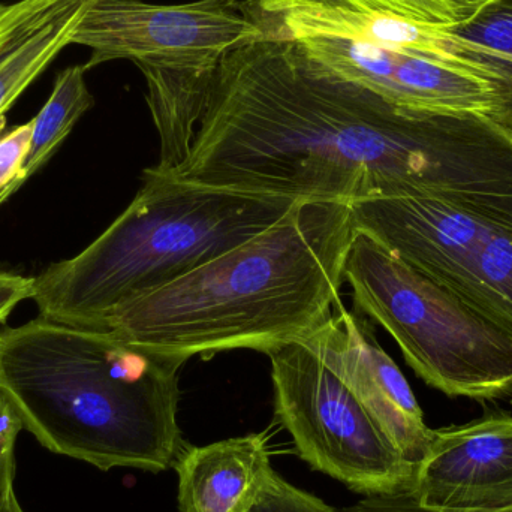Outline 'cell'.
<instances>
[{
    "label": "cell",
    "mask_w": 512,
    "mask_h": 512,
    "mask_svg": "<svg viewBox=\"0 0 512 512\" xmlns=\"http://www.w3.org/2000/svg\"><path fill=\"white\" fill-rule=\"evenodd\" d=\"M450 29L468 41L512 56V0H489L474 17Z\"/></svg>",
    "instance_id": "16"
},
{
    "label": "cell",
    "mask_w": 512,
    "mask_h": 512,
    "mask_svg": "<svg viewBox=\"0 0 512 512\" xmlns=\"http://www.w3.org/2000/svg\"><path fill=\"white\" fill-rule=\"evenodd\" d=\"M0 512H24L17 496H15L14 487L9 489L8 493L0 499Z\"/></svg>",
    "instance_id": "24"
},
{
    "label": "cell",
    "mask_w": 512,
    "mask_h": 512,
    "mask_svg": "<svg viewBox=\"0 0 512 512\" xmlns=\"http://www.w3.org/2000/svg\"><path fill=\"white\" fill-rule=\"evenodd\" d=\"M325 74L412 113L483 117L512 131V56L399 18L387 48L334 38L294 41Z\"/></svg>",
    "instance_id": "6"
},
{
    "label": "cell",
    "mask_w": 512,
    "mask_h": 512,
    "mask_svg": "<svg viewBox=\"0 0 512 512\" xmlns=\"http://www.w3.org/2000/svg\"><path fill=\"white\" fill-rule=\"evenodd\" d=\"M351 204L298 201L248 242L123 304L98 328L186 360L306 339L342 301Z\"/></svg>",
    "instance_id": "2"
},
{
    "label": "cell",
    "mask_w": 512,
    "mask_h": 512,
    "mask_svg": "<svg viewBox=\"0 0 512 512\" xmlns=\"http://www.w3.org/2000/svg\"><path fill=\"white\" fill-rule=\"evenodd\" d=\"M409 493L433 512L510 510L511 415H486L463 426L435 430Z\"/></svg>",
    "instance_id": "10"
},
{
    "label": "cell",
    "mask_w": 512,
    "mask_h": 512,
    "mask_svg": "<svg viewBox=\"0 0 512 512\" xmlns=\"http://www.w3.org/2000/svg\"><path fill=\"white\" fill-rule=\"evenodd\" d=\"M71 0H15L0 2V53L15 39L29 32L48 15L54 14Z\"/></svg>",
    "instance_id": "18"
},
{
    "label": "cell",
    "mask_w": 512,
    "mask_h": 512,
    "mask_svg": "<svg viewBox=\"0 0 512 512\" xmlns=\"http://www.w3.org/2000/svg\"><path fill=\"white\" fill-rule=\"evenodd\" d=\"M146 78L147 105L161 141L158 173L176 170L188 158L206 107L212 72L140 68Z\"/></svg>",
    "instance_id": "13"
},
{
    "label": "cell",
    "mask_w": 512,
    "mask_h": 512,
    "mask_svg": "<svg viewBox=\"0 0 512 512\" xmlns=\"http://www.w3.org/2000/svg\"><path fill=\"white\" fill-rule=\"evenodd\" d=\"M340 512H433L421 507L409 492L396 495L366 496L363 501L352 507L343 508ZM498 512H512L510 510Z\"/></svg>",
    "instance_id": "22"
},
{
    "label": "cell",
    "mask_w": 512,
    "mask_h": 512,
    "mask_svg": "<svg viewBox=\"0 0 512 512\" xmlns=\"http://www.w3.org/2000/svg\"><path fill=\"white\" fill-rule=\"evenodd\" d=\"M33 279L0 271V324L6 321L12 310L32 297Z\"/></svg>",
    "instance_id": "23"
},
{
    "label": "cell",
    "mask_w": 512,
    "mask_h": 512,
    "mask_svg": "<svg viewBox=\"0 0 512 512\" xmlns=\"http://www.w3.org/2000/svg\"><path fill=\"white\" fill-rule=\"evenodd\" d=\"M345 280L357 312L393 336L427 385L474 400L512 394V336L459 295L357 230Z\"/></svg>",
    "instance_id": "5"
},
{
    "label": "cell",
    "mask_w": 512,
    "mask_h": 512,
    "mask_svg": "<svg viewBox=\"0 0 512 512\" xmlns=\"http://www.w3.org/2000/svg\"><path fill=\"white\" fill-rule=\"evenodd\" d=\"M86 72L84 65L69 66L54 80L50 98L32 120V146L24 165L26 179L50 161L78 120L95 105L87 87Z\"/></svg>",
    "instance_id": "15"
},
{
    "label": "cell",
    "mask_w": 512,
    "mask_h": 512,
    "mask_svg": "<svg viewBox=\"0 0 512 512\" xmlns=\"http://www.w3.org/2000/svg\"><path fill=\"white\" fill-rule=\"evenodd\" d=\"M8 198V195H2V197H0V206H2V204L5 203Z\"/></svg>",
    "instance_id": "26"
},
{
    "label": "cell",
    "mask_w": 512,
    "mask_h": 512,
    "mask_svg": "<svg viewBox=\"0 0 512 512\" xmlns=\"http://www.w3.org/2000/svg\"><path fill=\"white\" fill-rule=\"evenodd\" d=\"M33 122L24 123L0 135V197L18 191L26 182L24 165L32 146Z\"/></svg>",
    "instance_id": "19"
},
{
    "label": "cell",
    "mask_w": 512,
    "mask_h": 512,
    "mask_svg": "<svg viewBox=\"0 0 512 512\" xmlns=\"http://www.w3.org/2000/svg\"><path fill=\"white\" fill-rule=\"evenodd\" d=\"M248 512H340L271 471Z\"/></svg>",
    "instance_id": "17"
},
{
    "label": "cell",
    "mask_w": 512,
    "mask_h": 512,
    "mask_svg": "<svg viewBox=\"0 0 512 512\" xmlns=\"http://www.w3.org/2000/svg\"><path fill=\"white\" fill-rule=\"evenodd\" d=\"M298 201L180 182L149 168L128 209L81 254L33 277L41 318L98 328L152 294L273 227Z\"/></svg>",
    "instance_id": "4"
},
{
    "label": "cell",
    "mask_w": 512,
    "mask_h": 512,
    "mask_svg": "<svg viewBox=\"0 0 512 512\" xmlns=\"http://www.w3.org/2000/svg\"><path fill=\"white\" fill-rule=\"evenodd\" d=\"M21 430L20 420L0 394V499L14 487L15 442Z\"/></svg>",
    "instance_id": "21"
},
{
    "label": "cell",
    "mask_w": 512,
    "mask_h": 512,
    "mask_svg": "<svg viewBox=\"0 0 512 512\" xmlns=\"http://www.w3.org/2000/svg\"><path fill=\"white\" fill-rule=\"evenodd\" d=\"M265 0H249L252 9L258 8ZM412 20L436 27H453L474 17L480 8H468L450 0H387ZM486 5V3H484Z\"/></svg>",
    "instance_id": "20"
},
{
    "label": "cell",
    "mask_w": 512,
    "mask_h": 512,
    "mask_svg": "<svg viewBox=\"0 0 512 512\" xmlns=\"http://www.w3.org/2000/svg\"><path fill=\"white\" fill-rule=\"evenodd\" d=\"M93 2L71 0L0 53V132L12 105L71 45L72 32Z\"/></svg>",
    "instance_id": "14"
},
{
    "label": "cell",
    "mask_w": 512,
    "mask_h": 512,
    "mask_svg": "<svg viewBox=\"0 0 512 512\" xmlns=\"http://www.w3.org/2000/svg\"><path fill=\"white\" fill-rule=\"evenodd\" d=\"M267 38L249 0H95L72 32L71 45L89 48L87 71L131 60L138 68L212 72L228 54Z\"/></svg>",
    "instance_id": "9"
},
{
    "label": "cell",
    "mask_w": 512,
    "mask_h": 512,
    "mask_svg": "<svg viewBox=\"0 0 512 512\" xmlns=\"http://www.w3.org/2000/svg\"><path fill=\"white\" fill-rule=\"evenodd\" d=\"M188 361L39 316L0 331V394L51 453L159 474L188 447L177 423Z\"/></svg>",
    "instance_id": "3"
},
{
    "label": "cell",
    "mask_w": 512,
    "mask_h": 512,
    "mask_svg": "<svg viewBox=\"0 0 512 512\" xmlns=\"http://www.w3.org/2000/svg\"><path fill=\"white\" fill-rule=\"evenodd\" d=\"M168 176L295 201L432 198L510 219L512 131L399 110L325 74L294 41L267 38L213 71L191 152Z\"/></svg>",
    "instance_id": "1"
},
{
    "label": "cell",
    "mask_w": 512,
    "mask_h": 512,
    "mask_svg": "<svg viewBox=\"0 0 512 512\" xmlns=\"http://www.w3.org/2000/svg\"><path fill=\"white\" fill-rule=\"evenodd\" d=\"M265 354L271 361L277 421L310 468L361 495L411 492L415 466L309 340L274 346Z\"/></svg>",
    "instance_id": "7"
},
{
    "label": "cell",
    "mask_w": 512,
    "mask_h": 512,
    "mask_svg": "<svg viewBox=\"0 0 512 512\" xmlns=\"http://www.w3.org/2000/svg\"><path fill=\"white\" fill-rule=\"evenodd\" d=\"M450 2L457 3V5L468 6V8H481V6L489 2V0H450Z\"/></svg>",
    "instance_id": "25"
},
{
    "label": "cell",
    "mask_w": 512,
    "mask_h": 512,
    "mask_svg": "<svg viewBox=\"0 0 512 512\" xmlns=\"http://www.w3.org/2000/svg\"><path fill=\"white\" fill-rule=\"evenodd\" d=\"M174 468L180 512H248L273 471L265 433L186 447Z\"/></svg>",
    "instance_id": "12"
},
{
    "label": "cell",
    "mask_w": 512,
    "mask_h": 512,
    "mask_svg": "<svg viewBox=\"0 0 512 512\" xmlns=\"http://www.w3.org/2000/svg\"><path fill=\"white\" fill-rule=\"evenodd\" d=\"M306 339L348 385L391 444L417 468L435 430L424 423L411 385L376 342L372 325L339 301L333 318Z\"/></svg>",
    "instance_id": "11"
},
{
    "label": "cell",
    "mask_w": 512,
    "mask_h": 512,
    "mask_svg": "<svg viewBox=\"0 0 512 512\" xmlns=\"http://www.w3.org/2000/svg\"><path fill=\"white\" fill-rule=\"evenodd\" d=\"M351 210L355 230L512 336L511 224L432 198H376Z\"/></svg>",
    "instance_id": "8"
}]
</instances>
